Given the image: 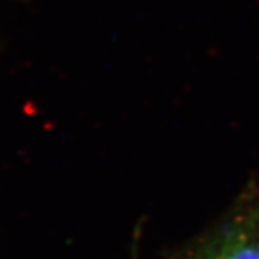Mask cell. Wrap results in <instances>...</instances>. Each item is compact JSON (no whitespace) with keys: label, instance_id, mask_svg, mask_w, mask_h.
<instances>
[{"label":"cell","instance_id":"2","mask_svg":"<svg viewBox=\"0 0 259 259\" xmlns=\"http://www.w3.org/2000/svg\"><path fill=\"white\" fill-rule=\"evenodd\" d=\"M255 222H256V238H258V250H259V214Z\"/></svg>","mask_w":259,"mask_h":259},{"label":"cell","instance_id":"1","mask_svg":"<svg viewBox=\"0 0 259 259\" xmlns=\"http://www.w3.org/2000/svg\"><path fill=\"white\" fill-rule=\"evenodd\" d=\"M190 259H259L256 222H235L226 226Z\"/></svg>","mask_w":259,"mask_h":259}]
</instances>
